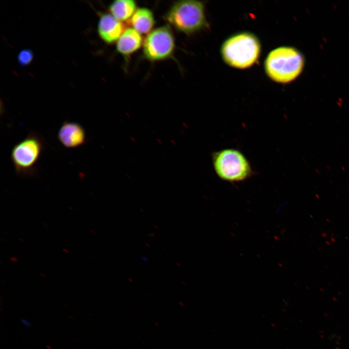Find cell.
Listing matches in <instances>:
<instances>
[{"instance_id": "2e32d148", "label": "cell", "mask_w": 349, "mask_h": 349, "mask_svg": "<svg viewBox=\"0 0 349 349\" xmlns=\"http://www.w3.org/2000/svg\"><path fill=\"white\" fill-rule=\"evenodd\" d=\"M39 274H40L41 276H42L45 277V276H44L45 275H44V274H42V273H40Z\"/></svg>"}, {"instance_id": "5b68a950", "label": "cell", "mask_w": 349, "mask_h": 349, "mask_svg": "<svg viewBox=\"0 0 349 349\" xmlns=\"http://www.w3.org/2000/svg\"><path fill=\"white\" fill-rule=\"evenodd\" d=\"M212 159L217 175L224 181L240 182L248 179L253 174L247 159L237 149L227 148L214 152Z\"/></svg>"}, {"instance_id": "5bb4252c", "label": "cell", "mask_w": 349, "mask_h": 349, "mask_svg": "<svg viewBox=\"0 0 349 349\" xmlns=\"http://www.w3.org/2000/svg\"><path fill=\"white\" fill-rule=\"evenodd\" d=\"M22 322L23 323L24 325H25L26 326H29L30 325V323L27 322L25 319H23Z\"/></svg>"}, {"instance_id": "30bf717a", "label": "cell", "mask_w": 349, "mask_h": 349, "mask_svg": "<svg viewBox=\"0 0 349 349\" xmlns=\"http://www.w3.org/2000/svg\"><path fill=\"white\" fill-rule=\"evenodd\" d=\"M131 24L133 28L140 33H146L154 25V15L147 8H139L131 17Z\"/></svg>"}, {"instance_id": "52a82bcc", "label": "cell", "mask_w": 349, "mask_h": 349, "mask_svg": "<svg viewBox=\"0 0 349 349\" xmlns=\"http://www.w3.org/2000/svg\"><path fill=\"white\" fill-rule=\"evenodd\" d=\"M58 139L65 148L79 147L86 143L85 130L77 122L65 121L59 129Z\"/></svg>"}, {"instance_id": "6da1fadb", "label": "cell", "mask_w": 349, "mask_h": 349, "mask_svg": "<svg viewBox=\"0 0 349 349\" xmlns=\"http://www.w3.org/2000/svg\"><path fill=\"white\" fill-rule=\"evenodd\" d=\"M304 59L296 48L281 47L271 51L264 63L265 71L273 81L287 83L296 79L301 73Z\"/></svg>"}, {"instance_id": "7c38bea8", "label": "cell", "mask_w": 349, "mask_h": 349, "mask_svg": "<svg viewBox=\"0 0 349 349\" xmlns=\"http://www.w3.org/2000/svg\"><path fill=\"white\" fill-rule=\"evenodd\" d=\"M33 59V53L29 49H24L21 50L17 55V62L21 66L29 64Z\"/></svg>"}, {"instance_id": "277c9868", "label": "cell", "mask_w": 349, "mask_h": 349, "mask_svg": "<svg viewBox=\"0 0 349 349\" xmlns=\"http://www.w3.org/2000/svg\"><path fill=\"white\" fill-rule=\"evenodd\" d=\"M166 19L176 29L187 34L197 32L207 25L204 4L196 0L175 2L167 12Z\"/></svg>"}, {"instance_id": "7a4b0ae2", "label": "cell", "mask_w": 349, "mask_h": 349, "mask_svg": "<svg viewBox=\"0 0 349 349\" xmlns=\"http://www.w3.org/2000/svg\"><path fill=\"white\" fill-rule=\"evenodd\" d=\"M261 45L257 37L249 32L234 34L222 44L221 55L228 65L239 69L252 66L258 59Z\"/></svg>"}, {"instance_id": "e0dca14e", "label": "cell", "mask_w": 349, "mask_h": 349, "mask_svg": "<svg viewBox=\"0 0 349 349\" xmlns=\"http://www.w3.org/2000/svg\"><path fill=\"white\" fill-rule=\"evenodd\" d=\"M19 240H20L21 241H22V242H24V240H23V239H21V238H19Z\"/></svg>"}, {"instance_id": "3957f363", "label": "cell", "mask_w": 349, "mask_h": 349, "mask_svg": "<svg viewBox=\"0 0 349 349\" xmlns=\"http://www.w3.org/2000/svg\"><path fill=\"white\" fill-rule=\"evenodd\" d=\"M45 147L43 137L31 132L13 147L11 158L17 175L32 177L37 173L36 164Z\"/></svg>"}, {"instance_id": "8992f818", "label": "cell", "mask_w": 349, "mask_h": 349, "mask_svg": "<svg viewBox=\"0 0 349 349\" xmlns=\"http://www.w3.org/2000/svg\"><path fill=\"white\" fill-rule=\"evenodd\" d=\"M174 48L173 34L167 25L151 32L145 38L143 52L145 57L152 61L160 60L169 57Z\"/></svg>"}, {"instance_id": "9c48e42d", "label": "cell", "mask_w": 349, "mask_h": 349, "mask_svg": "<svg viewBox=\"0 0 349 349\" xmlns=\"http://www.w3.org/2000/svg\"><path fill=\"white\" fill-rule=\"evenodd\" d=\"M142 41L139 32L133 28L127 29L117 41V50L122 55H129L140 48Z\"/></svg>"}, {"instance_id": "ba28073f", "label": "cell", "mask_w": 349, "mask_h": 349, "mask_svg": "<svg viewBox=\"0 0 349 349\" xmlns=\"http://www.w3.org/2000/svg\"><path fill=\"white\" fill-rule=\"evenodd\" d=\"M123 31L122 23L111 14L106 13L100 16L97 24V32L105 42L111 44L117 41Z\"/></svg>"}, {"instance_id": "8fae6325", "label": "cell", "mask_w": 349, "mask_h": 349, "mask_svg": "<svg viewBox=\"0 0 349 349\" xmlns=\"http://www.w3.org/2000/svg\"><path fill=\"white\" fill-rule=\"evenodd\" d=\"M136 3L132 0H117L109 6L111 14L120 21L128 19L136 11Z\"/></svg>"}, {"instance_id": "4fadbf2b", "label": "cell", "mask_w": 349, "mask_h": 349, "mask_svg": "<svg viewBox=\"0 0 349 349\" xmlns=\"http://www.w3.org/2000/svg\"><path fill=\"white\" fill-rule=\"evenodd\" d=\"M9 260L13 262H16L18 261L17 259L15 257H11L9 258Z\"/></svg>"}, {"instance_id": "9a60e30c", "label": "cell", "mask_w": 349, "mask_h": 349, "mask_svg": "<svg viewBox=\"0 0 349 349\" xmlns=\"http://www.w3.org/2000/svg\"><path fill=\"white\" fill-rule=\"evenodd\" d=\"M63 251L66 253H69V251L66 249H63Z\"/></svg>"}]
</instances>
